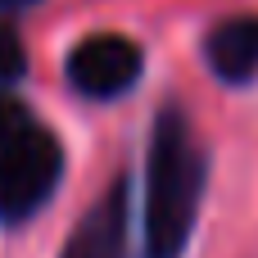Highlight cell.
I'll use <instances>...</instances> for the list:
<instances>
[{
	"label": "cell",
	"mask_w": 258,
	"mask_h": 258,
	"mask_svg": "<svg viewBox=\"0 0 258 258\" xmlns=\"http://www.w3.org/2000/svg\"><path fill=\"white\" fill-rule=\"evenodd\" d=\"M23 5H36V0H0V9H23Z\"/></svg>",
	"instance_id": "ba28073f"
},
{
	"label": "cell",
	"mask_w": 258,
	"mask_h": 258,
	"mask_svg": "<svg viewBox=\"0 0 258 258\" xmlns=\"http://www.w3.org/2000/svg\"><path fill=\"white\" fill-rule=\"evenodd\" d=\"M145 68V54L136 41L118 36V32H100V36H86L68 50V82L77 95L86 100H118L136 86Z\"/></svg>",
	"instance_id": "3957f363"
},
{
	"label": "cell",
	"mask_w": 258,
	"mask_h": 258,
	"mask_svg": "<svg viewBox=\"0 0 258 258\" xmlns=\"http://www.w3.org/2000/svg\"><path fill=\"white\" fill-rule=\"evenodd\" d=\"M204 150L181 109H163L145 159V258H181L204 195Z\"/></svg>",
	"instance_id": "6da1fadb"
},
{
	"label": "cell",
	"mask_w": 258,
	"mask_h": 258,
	"mask_svg": "<svg viewBox=\"0 0 258 258\" xmlns=\"http://www.w3.org/2000/svg\"><path fill=\"white\" fill-rule=\"evenodd\" d=\"M127 190H132V181L118 177L91 204V213L77 222V231L68 236L59 258H122V245H127Z\"/></svg>",
	"instance_id": "277c9868"
},
{
	"label": "cell",
	"mask_w": 258,
	"mask_h": 258,
	"mask_svg": "<svg viewBox=\"0 0 258 258\" xmlns=\"http://www.w3.org/2000/svg\"><path fill=\"white\" fill-rule=\"evenodd\" d=\"M63 177V150L45 127H27L0 150V227H23L41 213Z\"/></svg>",
	"instance_id": "7a4b0ae2"
},
{
	"label": "cell",
	"mask_w": 258,
	"mask_h": 258,
	"mask_svg": "<svg viewBox=\"0 0 258 258\" xmlns=\"http://www.w3.org/2000/svg\"><path fill=\"white\" fill-rule=\"evenodd\" d=\"M27 73V54H23V41L9 23H0V86H14L18 77Z\"/></svg>",
	"instance_id": "8992f818"
},
{
	"label": "cell",
	"mask_w": 258,
	"mask_h": 258,
	"mask_svg": "<svg viewBox=\"0 0 258 258\" xmlns=\"http://www.w3.org/2000/svg\"><path fill=\"white\" fill-rule=\"evenodd\" d=\"M27 127H32L27 109H23V104H18V100H14V95H9V91L0 86V150H5V145H9L14 136H23Z\"/></svg>",
	"instance_id": "52a82bcc"
},
{
	"label": "cell",
	"mask_w": 258,
	"mask_h": 258,
	"mask_svg": "<svg viewBox=\"0 0 258 258\" xmlns=\"http://www.w3.org/2000/svg\"><path fill=\"white\" fill-rule=\"evenodd\" d=\"M204 59L227 86L254 82L258 77V14L222 18L209 32V41H204Z\"/></svg>",
	"instance_id": "5b68a950"
}]
</instances>
